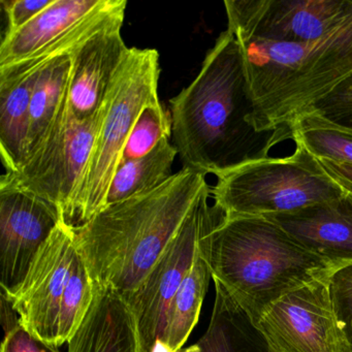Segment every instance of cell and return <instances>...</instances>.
<instances>
[{"mask_svg":"<svg viewBox=\"0 0 352 352\" xmlns=\"http://www.w3.org/2000/svg\"><path fill=\"white\" fill-rule=\"evenodd\" d=\"M173 141L184 168L215 176L292 140V129L258 131L242 47L230 30L210 49L195 80L170 100Z\"/></svg>","mask_w":352,"mask_h":352,"instance_id":"obj_1","label":"cell"},{"mask_svg":"<svg viewBox=\"0 0 352 352\" xmlns=\"http://www.w3.org/2000/svg\"><path fill=\"white\" fill-rule=\"evenodd\" d=\"M184 168L156 188L107 206L74 228L98 287L127 298L143 283L207 185Z\"/></svg>","mask_w":352,"mask_h":352,"instance_id":"obj_2","label":"cell"},{"mask_svg":"<svg viewBox=\"0 0 352 352\" xmlns=\"http://www.w3.org/2000/svg\"><path fill=\"white\" fill-rule=\"evenodd\" d=\"M212 279L254 323L278 300L339 267L265 217H226L203 239Z\"/></svg>","mask_w":352,"mask_h":352,"instance_id":"obj_3","label":"cell"},{"mask_svg":"<svg viewBox=\"0 0 352 352\" xmlns=\"http://www.w3.org/2000/svg\"><path fill=\"white\" fill-rule=\"evenodd\" d=\"M258 131L292 129L298 117L352 75V11L308 44L239 41Z\"/></svg>","mask_w":352,"mask_h":352,"instance_id":"obj_4","label":"cell"},{"mask_svg":"<svg viewBox=\"0 0 352 352\" xmlns=\"http://www.w3.org/2000/svg\"><path fill=\"white\" fill-rule=\"evenodd\" d=\"M96 285L74 228L61 220L34 257L23 281L1 292L19 321L51 345L67 343L91 308Z\"/></svg>","mask_w":352,"mask_h":352,"instance_id":"obj_5","label":"cell"},{"mask_svg":"<svg viewBox=\"0 0 352 352\" xmlns=\"http://www.w3.org/2000/svg\"><path fill=\"white\" fill-rule=\"evenodd\" d=\"M160 53L129 48L106 100V113L89 164L74 199L69 226L77 228L106 207L129 135L146 107L160 102Z\"/></svg>","mask_w":352,"mask_h":352,"instance_id":"obj_6","label":"cell"},{"mask_svg":"<svg viewBox=\"0 0 352 352\" xmlns=\"http://www.w3.org/2000/svg\"><path fill=\"white\" fill-rule=\"evenodd\" d=\"M216 177L211 197L226 217L288 213L346 193L298 143L292 155L253 160Z\"/></svg>","mask_w":352,"mask_h":352,"instance_id":"obj_7","label":"cell"},{"mask_svg":"<svg viewBox=\"0 0 352 352\" xmlns=\"http://www.w3.org/2000/svg\"><path fill=\"white\" fill-rule=\"evenodd\" d=\"M104 113L106 102L96 116L79 120L67 107L41 149L19 170L6 172L0 184L44 199L69 226L74 199L89 164Z\"/></svg>","mask_w":352,"mask_h":352,"instance_id":"obj_8","label":"cell"},{"mask_svg":"<svg viewBox=\"0 0 352 352\" xmlns=\"http://www.w3.org/2000/svg\"><path fill=\"white\" fill-rule=\"evenodd\" d=\"M211 197L207 184L149 275L125 298L137 322L142 352L160 347L170 305L190 270L199 241L223 220V212L210 204Z\"/></svg>","mask_w":352,"mask_h":352,"instance_id":"obj_9","label":"cell"},{"mask_svg":"<svg viewBox=\"0 0 352 352\" xmlns=\"http://www.w3.org/2000/svg\"><path fill=\"white\" fill-rule=\"evenodd\" d=\"M228 30L238 41L308 44L352 11V0H226Z\"/></svg>","mask_w":352,"mask_h":352,"instance_id":"obj_10","label":"cell"},{"mask_svg":"<svg viewBox=\"0 0 352 352\" xmlns=\"http://www.w3.org/2000/svg\"><path fill=\"white\" fill-rule=\"evenodd\" d=\"M329 278L282 296L255 323L272 352H350L336 320Z\"/></svg>","mask_w":352,"mask_h":352,"instance_id":"obj_11","label":"cell"},{"mask_svg":"<svg viewBox=\"0 0 352 352\" xmlns=\"http://www.w3.org/2000/svg\"><path fill=\"white\" fill-rule=\"evenodd\" d=\"M60 221L57 210L44 199L0 184L1 292H13L21 284Z\"/></svg>","mask_w":352,"mask_h":352,"instance_id":"obj_12","label":"cell"},{"mask_svg":"<svg viewBox=\"0 0 352 352\" xmlns=\"http://www.w3.org/2000/svg\"><path fill=\"white\" fill-rule=\"evenodd\" d=\"M124 17L90 36L73 52L69 111L75 118L96 116L129 52L121 36Z\"/></svg>","mask_w":352,"mask_h":352,"instance_id":"obj_13","label":"cell"},{"mask_svg":"<svg viewBox=\"0 0 352 352\" xmlns=\"http://www.w3.org/2000/svg\"><path fill=\"white\" fill-rule=\"evenodd\" d=\"M265 218L336 267L352 263L351 193Z\"/></svg>","mask_w":352,"mask_h":352,"instance_id":"obj_14","label":"cell"},{"mask_svg":"<svg viewBox=\"0 0 352 352\" xmlns=\"http://www.w3.org/2000/svg\"><path fill=\"white\" fill-rule=\"evenodd\" d=\"M67 344V352H142L137 322L126 300L98 286L89 312Z\"/></svg>","mask_w":352,"mask_h":352,"instance_id":"obj_15","label":"cell"},{"mask_svg":"<svg viewBox=\"0 0 352 352\" xmlns=\"http://www.w3.org/2000/svg\"><path fill=\"white\" fill-rule=\"evenodd\" d=\"M104 0H53L23 28L6 32L0 45V67L19 63L94 13Z\"/></svg>","mask_w":352,"mask_h":352,"instance_id":"obj_16","label":"cell"},{"mask_svg":"<svg viewBox=\"0 0 352 352\" xmlns=\"http://www.w3.org/2000/svg\"><path fill=\"white\" fill-rule=\"evenodd\" d=\"M215 283V300L207 331L190 347L179 352H272L254 321Z\"/></svg>","mask_w":352,"mask_h":352,"instance_id":"obj_17","label":"cell"},{"mask_svg":"<svg viewBox=\"0 0 352 352\" xmlns=\"http://www.w3.org/2000/svg\"><path fill=\"white\" fill-rule=\"evenodd\" d=\"M72 69L73 52L57 57L38 71L30 100V131L24 164L41 149L67 111Z\"/></svg>","mask_w":352,"mask_h":352,"instance_id":"obj_18","label":"cell"},{"mask_svg":"<svg viewBox=\"0 0 352 352\" xmlns=\"http://www.w3.org/2000/svg\"><path fill=\"white\" fill-rule=\"evenodd\" d=\"M38 73L0 81V152L7 172H16L25 162L30 100Z\"/></svg>","mask_w":352,"mask_h":352,"instance_id":"obj_19","label":"cell"},{"mask_svg":"<svg viewBox=\"0 0 352 352\" xmlns=\"http://www.w3.org/2000/svg\"><path fill=\"white\" fill-rule=\"evenodd\" d=\"M204 236L199 241L190 270L185 276L170 305L164 339L155 352H179L182 350L183 345L186 343L199 321L204 298L212 278L203 244Z\"/></svg>","mask_w":352,"mask_h":352,"instance_id":"obj_20","label":"cell"},{"mask_svg":"<svg viewBox=\"0 0 352 352\" xmlns=\"http://www.w3.org/2000/svg\"><path fill=\"white\" fill-rule=\"evenodd\" d=\"M178 150L164 139L150 153L121 162L111 183L106 207L151 190L173 176L172 166Z\"/></svg>","mask_w":352,"mask_h":352,"instance_id":"obj_21","label":"cell"},{"mask_svg":"<svg viewBox=\"0 0 352 352\" xmlns=\"http://www.w3.org/2000/svg\"><path fill=\"white\" fill-rule=\"evenodd\" d=\"M292 129V141L304 146L314 157L352 164V129L313 112L298 117Z\"/></svg>","mask_w":352,"mask_h":352,"instance_id":"obj_22","label":"cell"},{"mask_svg":"<svg viewBox=\"0 0 352 352\" xmlns=\"http://www.w3.org/2000/svg\"><path fill=\"white\" fill-rule=\"evenodd\" d=\"M172 133L170 110L160 102L146 107L129 135L121 162L147 155L162 140L170 139Z\"/></svg>","mask_w":352,"mask_h":352,"instance_id":"obj_23","label":"cell"},{"mask_svg":"<svg viewBox=\"0 0 352 352\" xmlns=\"http://www.w3.org/2000/svg\"><path fill=\"white\" fill-rule=\"evenodd\" d=\"M329 292L336 320L352 352V263L329 276Z\"/></svg>","mask_w":352,"mask_h":352,"instance_id":"obj_24","label":"cell"},{"mask_svg":"<svg viewBox=\"0 0 352 352\" xmlns=\"http://www.w3.org/2000/svg\"><path fill=\"white\" fill-rule=\"evenodd\" d=\"M309 112L316 113L339 126L352 129V75L317 100Z\"/></svg>","mask_w":352,"mask_h":352,"instance_id":"obj_25","label":"cell"},{"mask_svg":"<svg viewBox=\"0 0 352 352\" xmlns=\"http://www.w3.org/2000/svg\"><path fill=\"white\" fill-rule=\"evenodd\" d=\"M8 19L7 32H15L42 13L53 0H1Z\"/></svg>","mask_w":352,"mask_h":352,"instance_id":"obj_26","label":"cell"},{"mask_svg":"<svg viewBox=\"0 0 352 352\" xmlns=\"http://www.w3.org/2000/svg\"><path fill=\"white\" fill-rule=\"evenodd\" d=\"M1 352H60L58 347L46 343L28 331L21 323L6 333Z\"/></svg>","mask_w":352,"mask_h":352,"instance_id":"obj_27","label":"cell"},{"mask_svg":"<svg viewBox=\"0 0 352 352\" xmlns=\"http://www.w3.org/2000/svg\"><path fill=\"white\" fill-rule=\"evenodd\" d=\"M323 172L345 192L352 195V164L347 162L316 158Z\"/></svg>","mask_w":352,"mask_h":352,"instance_id":"obj_28","label":"cell"}]
</instances>
